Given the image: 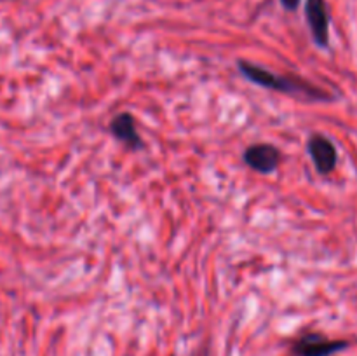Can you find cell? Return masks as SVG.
I'll return each mask as SVG.
<instances>
[{
    "label": "cell",
    "instance_id": "6",
    "mask_svg": "<svg viewBox=\"0 0 357 356\" xmlns=\"http://www.w3.org/2000/svg\"><path fill=\"white\" fill-rule=\"evenodd\" d=\"M110 131L119 142L124 143L129 149H142L143 142L139 136L138 129H136V121L131 114L122 112V114L115 115L110 122Z\"/></svg>",
    "mask_w": 357,
    "mask_h": 356
},
{
    "label": "cell",
    "instance_id": "4",
    "mask_svg": "<svg viewBox=\"0 0 357 356\" xmlns=\"http://www.w3.org/2000/svg\"><path fill=\"white\" fill-rule=\"evenodd\" d=\"M305 17L319 47L330 45V13L326 0H305Z\"/></svg>",
    "mask_w": 357,
    "mask_h": 356
},
{
    "label": "cell",
    "instance_id": "5",
    "mask_svg": "<svg viewBox=\"0 0 357 356\" xmlns=\"http://www.w3.org/2000/svg\"><path fill=\"white\" fill-rule=\"evenodd\" d=\"M307 150L314 166L321 175H330L337 168L338 152L335 143L324 135H312L307 142Z\"/></svg>",
    "mask_w": 357,
    "mask_h": 356
},
{
    "label": "cell",
    "instance_id": "7",
    "mask_svg": "<svg viewBox=\"0 0 357 356\" xmlns=\"http://www.w3.org/2000/svg\"><path fill=\"white\" fill-rule=\"evenodd\" d=\"M300 2H302V0H281L282 7H284L286 10H296L300 7Z\"/></svg>",
    "mask_w": 357,
    "mask_h": 356
},
{
    "label": "cell",
    "instance_id": "3",
    "mask_svg": "<svg viewBox=\"0 0 357 356\" xmlns=\"http://www.w3.org/2000/svg\"><path fill=\"white\" fill-rule=\"evenodd\" d=\"M243 161L253 171L268 175L278 170L282 161V154L278 147L271 145V143H257L244 150Z\"/></svg>",
    "mask_w": 357,
    "mask_h": 356
},
{
    "label": "cell",
    "instance_id": "2",
    "mask_svg": "<svg viewBox=\"0 0 357 356\" xmlns=\"http://www.w3.org/2000/svg\"><path fill=\"white\" fill-rule=\"evenodd\" d=\"M349 348L347 341H331L321 334H305L291 346L293 356H331Z\"/></svg>",
    "mask_w": 357,
    "mask_h": 356
},
{
    "label": "cell",
    "instance_id": "1",
    "mask_svg": "<svg viewBox=\"0 0 357 356\" xmlns=\"http://www.w3.org/2000/svg\"><path fill=\"white\" fill-rule=\"evenodd\" d=\"M239 72L246 77L250 82L257 84V86L265 87L271 91H279V93L291 94V96H302L303 100L309 101H330V93H326L321 87L314 86V84L307 82V80L298 79V77L291 75H279V73L271 72V70L258 66L251 61H244L241 59L237 63Z\"/></svg>",
    "mask_w": 357,
    "mask_h": 356
}]
</instances>
